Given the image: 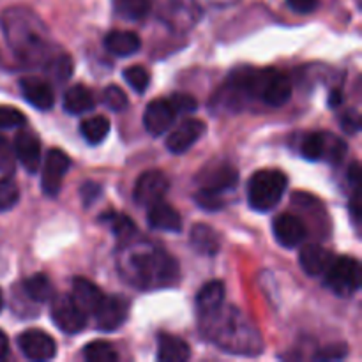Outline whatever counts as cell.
<instances>
[{
    "label": "cell",
    "mask_w": 362,
    "mask_h": 362,
    "mask_svg": "<svg viewBox=\"0 0 362 362\" xmlns=\"http://www.w3.org/2000/svg\"><path fill=\"white\" fill-rule=\"evenodd\" d=\"M81 136L92 145H98L108 136L110 120L105 115H94L90 119H85L80 126Z\"/></svg>",
    "instance_id": "obj_26"
},
{
    "label": "cell",
    "mask_w": 362,
    "mask_h": 362,
    "mask_svg": "<svg viewBox=\"0 0 362 362\" xmlns=\"http://www.w3.org/2000/svg\"><path fill=\"white\" fill-rule=\"evenodd\" d=\"M71 165L69 156L64 154L60 148H53L46 154L41 173V187L46 197H57L62 187V179Z\"/></svg>",
    "instance_id": "obj_8"
},
{
    "label": "cell",
    "mask_w": 362,
    "mask_h": 362,
    "mask_svg": "<svg viewBox=\"0 0 362 362\" xmlns=\"http://www.w3.org/2000/svg\"><path fill=\"white\" fill-rule=\"evenodd\" d=\"M25 115L13 106H0V127L13 129V127L25 126Z\"/></svg>",
    "instance_id": "obj_34"
},
{
    "label": "cell",
    "mask_w": 362,
    "mask_h": 362,
    "mask_svg": "<svg viewBox=\"0 0 362 362\" xmlns=\"http://www.w3.org/2000/svg\"><path fill=\"white\" fill-rule=\"evenodd\" d=\"M103 101L113 112H122V110H126L127 103H129L127 101L126 92L120 87H117V85H110V87L105 88V92H103Z\"/></svg>",
    "instance_id": "obj_33"
},
{
    "label": "cell",
    "mask_w": 362,
    "mask_h": 362,
    "mask_svg": "<svg viewBox=\"0 0 362 362\" xmlns=\"http://www.w3.org/2000/svg\"><path fill=\"white\" fill-rule=\"evenodd\" d=\"M18 346H20L21 354L30 361H49L57 354L55 339L37 329H28V331L21 332L18 336Z\"/></svg>",
    "instance_id": "obj_10"
},
{
    "label": "cell",
    "mask_w": 362,
    "mask_h": 362,
    "mask_svg": "<svg viewBox=\"0 0 362 362\" xmlns=\"http://www.w3.org/2000/svg\"><path fill=\"white\" fill-rule=\"evenodd\" d=\"M7 354H9V341H7V336L0 331V361L6 359Z\"/></svg>",
    "instance_id": "obj_43"
},
{
    "label": "cell",
    "mask_w": 362,
    "mask_h": 362,
    "mask_svg": "<svg viewBox=\"0 0 362 362\" xmlns=\"http://www.w3.org/2000/svg\"><path fill=\"white\" fill-rule=\"evenodd\" d=\"M350 214H352V219L356 225L361 223V193H359V186L354 187V194L352 200H350Z\"/></svg>",
    "instance_id": "obj_41"
},
{
    "label": "cell",
    "mask_w": 362,
    "mask_h": 362,
    "mask_svg": "<svg viewBox=\"0 0 362 362\" xmlns=\"http://www.w3.org/2000/svg\"><path fill=\"white\" fill-rule=\"evenodd\" d=\"M339 105H341V92L332 90L331 95H329V106L331 108H338Z\"/></svg>",
    "instance_id": "obj_44"
},
{
    "label": "cell",
    "mask_w": 362,
    "mask_h": 362,
    "mask_svg": "<svg viewBox=\"0 0 362 362\" xmlns=\"http://www.w3.org/2000/svg\"><path fill=\"white\" fill-rule=\"evenodd\" d=\"M92 106H94V98L85 85H73L64 94V108L73 115L88 112V110H92Z\"/></svg>",
    "instance_id": "obj_25"
},
{
    "label": "cell",
    "mask_w": 362,
    "mask_h": 362,
    "mask_svg": "<svg viewBox=\"0 0 362 362\" xmlns=\"http://www.w3.org/2000/svg\"><path fill=\"white\" fill-rule=\"evenodd\" d=\"M151 0H113V9L117 16L124 20H144L151 13Z\"/></svg>",
    "instance_id": "obj_27"
},
{
    "label": "cell",
    "mask_w": 362,
    "mask_h": 362,
    "mask_svg": "<svg viewBox=\"0 0 362 362\" xmlns=\"http://www.w3.org/2000/svg\"><path fill=\"white\" fill-rule=\"evenodd\" d=\"M194 200H197V204L200 205L204 211H219V209H223V205H225V200H223L221 194L211 193V191L205 189L198 191Z\"/></svg>",
    "instance_id": "obj_35"
},
{
    "label": "cell",
    "mask_w": 362,
    "mask_h": 362,
    "mask_svg": "<svg viewBox=\"0 0 362 362\" xmlns=\"http://www.w3.org/2000/svg\"><path fill=\"white\" fill-rule=\"evenodd\" d=\"M4 308V296H2V290H0V311H2Z\"/></svg>",
    "instance_id": "obj_45"
},
{
    "label": "cell",
    "mask_w": 362,
    "mask_h": 362,
    "mask_svg": "<svg viewBox=\"0 0 362 362\" xmlns=\"http://www.w3.org/2000/svg\"><path fill=\"white\" fill-rule=\"evenodd\" d=\"M200 180L202 187L200 189L211 191L216 194H226L228 191H232L233 187L239 182V173L235 168H232L230 165H219L212 170H205V175Z\"/></svg>",
    "instance_id": "obj_15"
},
{
    "label": "cell",
    "mask_w": 362,
    "mask_h": 362,
    "mask_svg": "<svg viewBox=\"0 0 362 362\" xmlns=\"http://www.w3.org/2000/svg\"><path fill=\"white\" fill-rule=\"evenodd\" d=\"M274 237L283 247H297L306 237V226L297 216L283 212L272 223Z\"/></svg>",
    "instance_id": "obj_14"
},
{
    "label": "cell",
    "mask_w": 362,
    "mask_h": 362,
    "mask_svg": "<svg viewBox=\"0 0 362 362\" xmlns=\"http://www.w3.org/2000/svg\"><path fill=\"white\" fill-rule=\"evenodd\" d=\"M286 4L290 6V9H293L296 13L300 14L313 13L318 7V0H286Z\"/></svg>",
    "instance_id": "obj_40"
},
{
    "label": "cell",
    "mask_w": 362,
    "mask_h": 362,
    "mask_svg": "<svg viewBox=\"0 0 362 362\" xmlns=\"http://www.w3.org/2000/svg\"><path fill=\"white\" fill-rule=\"evenodd\" d=\"M20 88L23 98L37 110H49L55 103L52 87L37 78H23L20 81Z\"/></svg>",
    "instance_id": "obj_19"
},
{
    "label": "cell",
    "mask_w": 362,
    "mask_h": 362,
    "mask_svg": "<svg viewBox=\"0 0 362 362\" xmlns=\"http://www.w3.org/2000/svg\"><path fill=\"white\" fill-rule=\"evenodd\" d=\"M52 318L66 334H78L87 325V315L76 306L71 296H60L52 304Z\"/></svg>",
    "instance_id": "obj_6"
},
{
    "label": "cell",
    "mask_w": 362,
    "mask_h": 362,
    "mask_svg": "<svg viewBox=\"0 0 362 362\" xmlns=\"http://www.w3.org/2000/svg\"><path fill=\"white\" fill-rule=\"evenodd\" d=\"M168 179L159 170H148L138 177L134 184V202L141 207H151L165 198L168 193Z\"/></svg>",
    "instance_id": "obj_7"
},
{
    "label": "cell",
    "mask_w": 362,
    "mask_h": 362,
    "mask_svg": "<svg viewBox=\"0 0 362 362\" xmlns=\"http://www.w3.org/2000/svg\"><path fill=\"white\" fill-rule=\"evenodd\" d=\"M103 218L110 223V226H112V232L115 233L117 239L122 240V243L131 240L133 239L134 233H136V226H134L133 219H131L129 216L115 214V212H112V214H106V216H103Z\"/></svg>",
    "instance_id": "obj_29"
},
{
    "label": "cell",
    "mask_w": 362,
    "mask_h": 362,
    "mask_svg": "<svg viewBox=\"0 0 362 362\" xmlns=\"http://www.w3.org/2000/svg\"><path fill=\"white\" fill-rule=\"evenodd\" d=\"M225 300V285L221 281H211L197 296L198 315H207L218 310Z\"/></svg>",
    "instance_id": "obj_24"
},
{
    "label": "cell",
    "mask_w": 362,
    "mask_h": 362,
    "mask_svg": "<svg viewBox=\"0 0 362 362\" xmlns=\"http://www.w3.org/2000/svg\"><path fill=\"white\" fill-rule=\"evenodd\" d=\"M105 46L117 57H129L141 48V39L136 32L112 30L106 34Z\"/></svg>",
    "instance_id": "obj_21"
},
{
    "label": "cell",
    "mask_w": 362,
    "mask_h": 362,
    "mask_svg": "<svg viewBox=\"0 0 362 362\" xmlns=\"http://www.w3.org/2000/svg\"><path fill=\"white\" fill-rule=\"evenodd\" d=\"M14 154L28 173H37L41 165V144L28 131H21L14 138Z\"/></svg>",
    "instance_id": "obj_16"
},
{
    "label": "cell",
    "mask_w": 362,
    "mask_h": 362,
    "mask_svg": "<svg viewBox=\"0 0 362 362\" xmlns=\"http://www.w3.org/2000/svg\"><path fill=\"white\" fill-rule=\"evenodd\" d=\"M0 163H4V168H13V166H11L9 144H7V140L2 134H0Z\"/></svg>",
    "instance_id": "obj_42"
},
{
    "label": "cell",
    "mask_w": 362,
    "mask_h": 362,
    "mask_svg": "<svg viewBox=\"0 0 362 362\" xmlns=\"http://www.w3.org/2000/svg\"><path fill=\"white\" fill-rule=\"evenodd\" d=\"M83 357L88 362H115L119 359L117 352L108 341H92L85 346Z\"/></svg>",
    "instance_id": "obj_30"
},
{
    "label": "cell",
    "mask_w": 362,
    "mask_h": 362,
    "mask_svg": "<svg viewBox=\"0 0 362 362\" xmlns=\"http://www.w3.org/2000/svg\"><path fill=\"white\" fill-rule=\"evenodd\" d=\"M191 350L184 339L161 334L158 339V359L163 362H184L189 359Z\"/></svg>",
    "instance_id": "obj_23"
},
{
    "label": "cell",
    "mask_w": 362,
    "mask_h": 362,
    "mask_svg": "<svg viewBox=\"0 0 362 362\" xmlns=\"http://www.w3.org/2000/svg\"><path fill=\"white\" fill-rule=\"evenodd\" d=\"M127 313H129V306H127V300H124L122 297H103L101 304L95 308L94 315L95 325H98L99 331H115L120 325L126 322Z\"/></svg>",
    "instance_id": "obj_11"
},
{
    "label": "cell",
    "mask_w": 362,
    "mask_h": 362,
    "mask_svg": "<svg viewBox=\"0 0 362 362\" xmlns=\"http://www.w3.org/2000/svg\"><path fill=\"white\" fill-rule=\"evenodd\" d=\"M292 95V81L285 73L276 69H264L258 98L269 106H281Z\"/></svg>",
    "instance_id": "obj_9"
},
{
    "label": "cell",
    "mask_w": 362,
    "mask_h": 362,
    "mask_svg": "<svg viewBox=\"0 0 362 362\" xmlns=\"http://www.w3.org/2000/svg\"><path fill=\"white\" fill-rule=\"evenodd\" d=\"M124 80L131 85L133 90H136L138 94H144V92L147 90L151 78H148V73L145 67L131 66L124 71Z\"/></svg>",
    "instance_id": "obj_32"
},
{
    "label": "cell",
    "mask_w": 362,
    "mask_h": 362,
    "mask_svg": "<svg viewBox=\"0 0 362 362\" xmlns=\"http://www.w3.org/2000/svg\"><path fill=\"white\" fill-rule=\"evenodd\" d=\"M299 262L306 274L318 278V276H324L325 271L329 269L332 262V255L325 247L318 246V244H308L300 250Z\"/></svg>",
    "instance_id": "obj_18"
},
{
    "label": "cell",
    "mask_w": 362,
    "mask_h": 362,
    "mask_svg": "<svg viewBox=\"0 0 362 362\" xmlns=\"http://www.w3.org/2000/svg\"><path fill=\"white\" fill-rule=\"evenodd\" d=\"M20 200V187L9 177L0 179V212L9 211Z\"/></svg>",
    "instance_id": "obj_31"
},
{
    "label": "cell",
    "mask_w": 362,
    "mask_h": 362,
    "mask_svg": "<svg viewBox=\"0 0 362 362\" xmlns=\"http://www.w3.org/2000/svg\"><path fill=\"white\" fill-rule=\"evenodd\" d=\"M288 179L279 170H260L255 173L247 186V202L258 212H267L281 202Z\"/></svg>",
    "instance_id": "obj_3"
},
{
    "label": "cell",
    "mask_w": 362,
    "mask_h": 362,
    "mask_svg": "<svg viewBox=\"0 0 362 362\" xmlns=\"http://www.w3.org/2000/svg\"><path fill=\"white\" fill-rule=\"evenodd\" d=\"M147 221L151 228L159 230V232L179 233L182 230V221H180L179 212L163 200L148 207Z\"/></svg>",
    "instance_id": "obj_17"
},
{
    "label": "cell",
    "mask_w": 362,
    "mask_h": 362,
    "mask_svg": "<svg viewBox=\"0 0 362 362\" xmlns=\"http://www.w3.org/2000/svg\"><path fill=\"white\" fill-rule=\"evenodd\" d=\"M349 354L346 345H329L325 349H322L320 352L315 356V359L318 361H339Z\"/></svg>",
    "instance_id": "obj_37"
},
{
    "label": "cell",
    "mask_w": 362,
    "mask_h": 362,
    "mask_svg": "<svg viewBox=\"0 0 362 362\" xmlns=\"http://www.w3.org/2000/svg\"><path fill=\"white\" fill-rule=\"evenodd\" d=\"M189 240L198 253L207 255V257L216 255L219 251V247H221V240H219L218 232L212 226L204 225V223H198V225H194L191 228Z\"/></svg>",
    "instance_id": "obj_22"
},
{
    "label": "cell",
    "mask_w": 362,
    "mask_h": 362,
    "mask_svg": "<svg viewBox=\"0 0 362 362\" xmlns=\"http://www.w3.org/2000/svg\"><path fill=\"white\" fill-rule=\"evenodd\" d=\"M25 296L34 303H46L52 299L53 286L45 274H34L23 283Z\"/></svg>",
    "instance_id": "obj_28"
},
{
    "label": "cell",
    "mask_w": 362,
    "mask_h": 362,
    "mask_svg": "<svg viewBox=\"0 0 362 362\" xmlns=\"http://www.w3.org/2000/svg\"><path fill=\"white\" fill-rule=\"evenodd\" d=\"M205 133V124L200 119H186L182 120L177 129H173L170 133V136L166 138V148H168L172 154H184L189 147H193L198 140H200L202 134Z\"/></svg>",
    "instance_id": "obj_13"
},
{
    "label": "cell",
    "mask_w": 362,
    "mask_h": 362,
    "mask_svg": "<svg viewBox=\"0 0 362 362\" xmlns=\"http://www.w3.org/2000/svg\"><path fill=\"white\" fill-rule=\"evenodd\" d=\"M175 108L172 106L170 99H154L147 105L144 113V124L145 129L152 134V136H161L165 131L170 129V126L175 120Z\"/></svg>",
    "instance_id": "obj_12"
},
{
    "label": "cell",
    "mask_w": 362,
    "mask_h": 362,
    "mask_svg": "<svg viewBox=\"0 0 362 362\" xmlns=\"http://www.w3.org/2000/svg\"><path fill=\"white\" fill-rule=\"evenodd\" d=\"M202 334L219 349L235 356H258L264 339L250 318L233 306H219L212 313L200 315Z\"/></svg>",
    "instance_id": "obj_1"
},
{
    "label": "cell",
    "mask_w": 362,
    "mask_h": 362,
    "mask_svg": "<svg viewBox=\"0 0 362 362\" xmlns=\"http://www.w3.org/2000/svg\"><path fill=\"white\" fill-rule=\"evenodd\" d=\"M341 127L346 131V133H357L361 127V117L359 113L350 110L345 115L341 117Z\"/></svg>",
    "instance_id": "obj_38"
},
{
    "label": "cell",
    "mask_w": 362,
    "mask_h": 362,
    "mask_svg": "<svg viewBox=\"0 0 362 362\" xmlns=\"http://www.w3.org/2000/svg\"><path fill=\"white\" fill-rule=\"evenodd\" d=\"M170 103H172V106L175 108L177 113H191L198 108L197 99L191 98V95L187 94H173L172 98H170Z\"/></svg>",
    "instance_id": "obj_36"
},
{
    "label": "cell",
    "mask_w": 362,
    "mask_h": 362,
    "mask_svg": "<svg viewBox=\"0 0 362 362\" xmlns=\"http://www.w3.org/2000/svg\"><path fill=\"white\" fill-rule=\"evenodd\" d=\"M325 285L339 297H350L361 286V265L354 257L332 258L325 271Z\"/></svg>",
    "instance_id": "obj_4"
},
{
    "label": "cell",
    "mask_w": 362,
    "mask_h": 362,
    "mask_svg": "<svg viewBox=\"0 0 362 362\" xmlns=\"http://www.w3.org/2000/svg\"><path fill=\"white\" fill-rule=\"evenodd\" d=\"M300 151L310 161L325 159L329 163H339L345 156L346 145L341 138H336L329 133H310L304 136Z\"/></svg>",
    "instance_id": "obj_5"
},
{
    "label": "cell",
    "mask_w": 362,
    "mask_h": 362,
    "mask_svg": "<svg viewBox=\"0 0 362 362\" xmlns=\"http://www.w3.org/2000/svg\"><path fill=\"white\" fill-rule=\"evenodd\" d=\"M122 272L129 276L131 283L140 288H161L175 283L179 267L166 251L159 247H147L145 251H133L127 255Z\"/></svg>",
    "instance_id": "obj_2"
},
{
    "label": "cell",
    "mask_w": 362,
    "mask_h": 362,
    "mask_svg": "<svg viewBox=\"0 0 362 362\" xmlns=\"http://www.w3.org/2000/svg\"><path fill=\"white\" fill-rule=\"evenodd\" d=\"M71 297H73L76 306L85 315H92L95 311V308L101 304L105 296L101 293L99 286H95L92 281H88L85 278H76L73 281V293H71Z\"/></svg>",
    "instance_id": "obj_20"
},
{
    "label": "cell",
    "mask_w": 362,
    "mask_h": 362,
    "mask_svg": "<svg viewBox=\"0 0 362 362\" xmlns=\"http://www.w3.org/2000/svg\"><path fill=\"white\" fill-rule=\"evenodd\" d=\"M81 198H83V204L85 205H90L92 202H95L101 194V187L94 182H85L80 189Z\"/></svg>",
    "instance_id": "obj_39"
}]
</instances>
